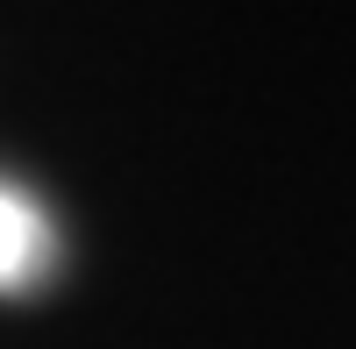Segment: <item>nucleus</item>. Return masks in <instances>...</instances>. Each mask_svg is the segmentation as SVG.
I'll return each mask as SVG.
<instances>
[{"label": "nucleus", "instance_id": "f257e3e1", "mask_svg": "<svg viewBox=\"0 0 356 349\" xmlns=\"http://www.w3.org/2000/svg\"><path fill=\"white\" fill-rule=\"evenodd\" d=\"M57 264V228L43 214L36 193L22 186H0V293H36Z\"/></svg>", "mask_w": 356, "mask_h": 349}]
</instances>
